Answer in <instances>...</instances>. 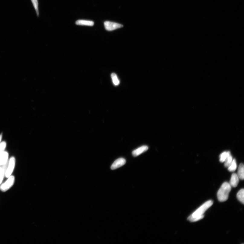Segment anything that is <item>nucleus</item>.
<instances>
[{
	"label": "nucleus",
	"instance_id": "nucleus-1",
	"mask_svg": "<svg viewBox=\"0 0 244 244\" xmlns=\"http://www.w3.org/2000/svg\"><path fill=\"white\" fill-rule=\"evenodd\" d=\"M213 202L212 201H209L205 202L194 212L188 218V220L191 222H195L202 220L204 217V213L212 206Z\"/></svg>",
	"mask_w": 244,
	"mask_h": 244
},
{
	"label": "nucleus",
	"instance_id": "nucleus-2",
	"mask_svg": "<svg viewBox=\"0 0 244 244\" xmlns=\"http://www.w3.org/2000/svg\"><path fill=\"white\" fill-rule=\"evenodd\" d=\"M231 187L228 182H224L222 185L217 193V197L219 201L224 202L227 200L229 194L231 190Z\"/></svg>",
	"mask_w": 244,
	"mask_h": 244
},
{
	"label": "nucleus",
	"instance_id": "nucleus-3",
	"mask_svg": "<svg viewBox=\"0 0 244 244\" xmlns=\"http://www.w3.org/2000/svg\"><path fill=\"white\" fill-rule=\"evenodd\" d=\"M15 178L14 176L11 175L8 177L7 181L0 187V189L2 192H5L9 190L14 184Z\"/></svg>",
	"mask_w": 244,
	"mask_h": 244
},
{
	"label": "nucleus",
	"instance_id": "nucleus-4",
	"mask_svg": "<svg viewBox=\"0 0 244 244\" xmlns=\"http://www.w3.org/2000/svg\"><path fill=\"white\" fill-rule=\"evenodd\" d=\"M16 159L14 157H11L9 160L5 173V176L8 178L12 175L15 165Z\"/></svg>",
	"mask_w": 244,
	"mask_h": 244
},
{
	"label": "nucleus",
	"instance_id": "nucleus-5",
	"mask_svg": "<svg viewBox=\"0 0 244 244\" xmlns=\"http://www.w3.org/2000/svg\"><path fill=\"white\" fill-rule=\"evenodd\" d=\"M104 25L105 29L109 31L121 28L123 27L122 24L110 21H105Z\"/></svg>",
	"mask_w": 244,
	"mask_h": 244
},
{
	"label": "nucleus",
	"instance_id": "nucleus-6",
	"mask_svg": "<svg viewBox=\"0 0 244 244\" xmlns=\"http://www.w3.org/2000/svg\"><path fill=\"white\" fill-rule=\"evenodd\" d=\"M126 163V160L123 158H120L116 160L113 162L111 166V169L112 170H114L115 169L120 168L123 166Z\"/></svg>",
	"mask_w": 244,
	"mask_h": 244
},
{
	"label": "nucleus",
	"instance_id": "nucleus-7",
	"mask_svg": "<svg viewBox=\"0 0 244 244\" xmlns=\"http://www.w3.org/2000/svg\"><path fill=\"white\" fill-rule=\"evenodd\" d=\"M148 149L149 148L147 146H141L133 151L132 152V155L133 156L135 157H137L143 153L144 152L147 151Z\"/></svg>",
	"mask_w": 244,
	"mask_h": 244
},
{
	"label": "nucleus",
	"instance_id": "nucleus-8",
	"mask_svg": "<svg viewBox=\"0 0 244 244\" xmlns=\"http://www.w3.org/2000/svg\"><path fill=\"white\" fill-rule=\"evenodd\" d=\"M9 154L6 151H4L0 155V166L6 165L8 162Z\"/></svg>",
	"mask_w": 244,
	"mask_h": 244
},
{
	"label": "nucleus",
	"instance_id": "nucleus-9",
	"mask_svg": "<svg viewBox=\"0 0 244 244\" xmlns=\"http://www.w3.org/2000/svg\"><path fill=\"white\" fill-rule=\"evenodd\" d=\"M239 179L237 174H233L229 183L231 186L234 188L236 187L239 183Z\"/></svg>",
	"mask_w": 244,
	"mask_h": 244
},
{
	"label": "nucleus",
	"instance_id": "nucleus-10",
	"mask_svg": "<svg viewBox=\"0 0 244 244\" xmlns=\"http://www.w3.org/2000/svg\"><path fill=\"white\" fill-rule=\"evenodd\" d=\"M77 25L92 26L94 25V22L92 21L84 20H79L76 22Z\"/></svg>",
	"mask_w": 244,
	"mask_h": 244
},
{
	"label": "nucleus",
	"instance_id": "nucleus-11",
	"mask_svg": "<svg viewBox=\"0 0 244 244\" xmlns=\"http://www.w3.org/2000/svg\"><path fill=\"white\" fill-rule=\"evenodd\" d=\"M237 175L239 179L243 180L244 178V167L243 163H240L238 169Z\"/></svg>",
	"mask_w": 244,
	"mask_h": 244
},
{
	"label": "nucleus",
	"instance_id": "nucleus-12",
	"mask_svg": "<svg viewBox=\"0 0 244 244\" xmlns=\"http://www.w3.org/2000/svg\"><path fill=\"white\" fill-rule=\"evenodd\" d=\"M8 164V163L6 165L2 166V167L0 166V184H1L5 175V171L6 170Z\"/></svg>",
	"mask_w": 244,
	"mask_h": 244
},
{
	"label": "nucleus",
	"instance_id": "nucleus-13",
	"mask_svg": "<svg viewBox=\"0 0 244 244\" xmlns=\"http://www.w3.org/2000/svg\"><path fill=\"white\" fill-rule=\"evenodd\" d=\"M228 156L224 161V166L228 168L230 164H231L233 160V158L230 151H228Z\"/></svg>",
	"mask_w": 244,
	"mask_h": 244
},
{
	"label": "nucleus",
	"instance_id": "nucleus-14",
	"mask_svg": "<svg viewBox=\"0 0 244 244\" xmlns=\"http://www.w3.org/2000/svg\"><path fill=\"white\" fill-rule=\"evenodd\" d=\"M244 190L242 189L240 190L237 193V197L241 203L244 204Z\"/></svg>",
	"mask_w": 244,
	"mask_h": 244
},
{
	"label": "nucleus",
	"instance_id": "nucleus-15",
	"mask_svg": "<svg viewBox=\"0 0 244 244\" xmlns=\"http://www.w3.org/2000/svg\"><path fill=\"white\" fill-rule=\"evenodd\" d=\"M237 165L236 161L235 159L233 160L232 162L228 167V170L230 172H234L236 170Z\"/></svg>",
	"mask_w": 244,
	"mask_h": 244
},
{
	"label": "nucleus",
	"instance_id": "nucleus-16",
	"mask_svg": "<svg viewBox=\"0 0 244 244\" xmlns=\"http://www.w3.org/2000/svg\"><path fill=\"white\" fill-rule=\"evenodd\" d=\"M111 77L114 85L117 86L120 84V82L116 74L113 73L111 75Z\"/></svg>",
	"mask_w": 244,
	"mask_h": 244
},
{
	"label": "nucleus",
	"instance_id": "nucleus-17",
	"mask_svg": "<svg viewBox=\"0 0 244 244\" xmlns=\"http://www.w3.org/2000/svg\"><path fill=\"white\" fill-rule=\"evenodd\" d=\"M228 152H224L221 153L220 156V161L221 162H223L225 161L226 158L228 156Z\"/></svg>",
	"mask_w": 244,
	"mask_h": 244
},
{
	"label": "nucleus",
	"instance_id": "nucleus-18",
	"mask_svg": "<svg viewBox=\"0 0 244 244\" xmlns=\"http://www.w3.org/2000/svg\"><path fill=\"white\" fill-rule=\"evenodd\" d=\"M32 4L33 5V6L35 8V9L36 11V12L37 13V16L39 15V12H38V0H31Z\"/></svg>",
	"mask_w": 244,
	"mask_h": 244
},
{
	"label": "nucleus",
	"instance_id": "nucleus-19",
	"mask_svg": "<svg viewBox=\"0 0 244 244\" xmlns=\"http://www.w3.org/2000/svg\"><path fill=\"white\" fill-rule=\"evenodd\" d=\"M6 146L7 143L5 141H3L0 143V155L4 151L5 148H6Z\"/></svg>",
	"mask_w": 244,
	"mask_h": 244
},
{
	"label": "nucleus",
	"instance_id": "nucleus-20",
	"mask_svg": "<svg viewBox=\"0 0 244 244\" xmlns=\"http://www.w3.org/2000/svg\"><path fill=\"white\" fill-rule=\"evenodd\" d=\"M2 134L0 135V143H1V142L2 140Z\"/></svg>",
	"mask_w": 244,
	"mask_h": 244
}]
</instances>
